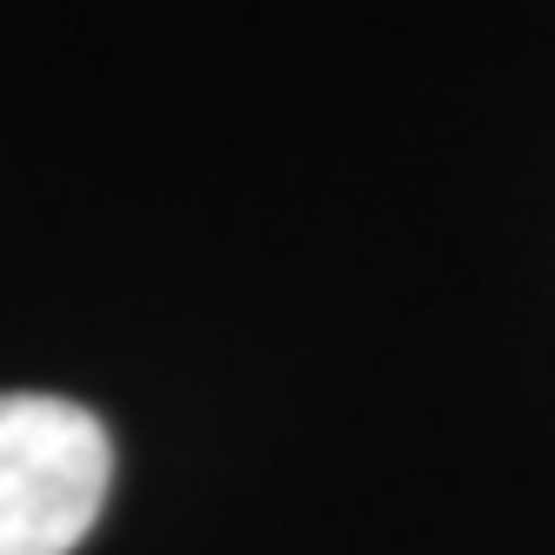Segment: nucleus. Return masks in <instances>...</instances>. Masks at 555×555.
<instances>
[{
	"label": "nucleus",
	"instance_id": "1",
	"mask_svg": "<svg viewBox=\"0 0 555 555\" xmlns=\"http://www.w3.org/2000/svg\"><path fill=\"white\" fill-rule=\"evenodd\" d=\"M114 482L107 428L67 395H0V555H74Z\"/></svg>",
	"mask_w": 555,
	"mask_h": 555
}]
</instances>
